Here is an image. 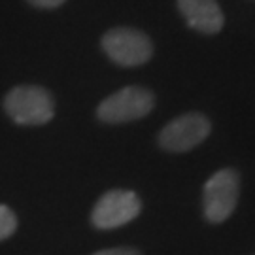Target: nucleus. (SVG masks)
Wrapping results in <instances>:
<instances>
[{"mask_svg":"<svg viewBox=\"0 0 255 255\" xmlns=\"http://www.w3.org/2000/svg\"><path fill=\"white\" fill-rule=\"evenodd\" d=\"M178 9L187 25L202 34H218L225 25V15L216 0H178Z\"/></svg>","mask_w":255,"mask_h":255,"instance_id":"7","label":"nucleus"},{"mask_svg":"<svg viewBox=\"0 0 255 255\" xmlns=\"http://www.w3.org/2000/svg\"><path fill=\"white\" fill-rule=\"evenodd\" d=\"M210 132H212L210 119L202 114L189 112L172 119L168 125H164L157 136V142L164 151L185 153V151H191L193 147L201 146L210 136Z\"/></svg>","mask_w":255,"mask_h":255,"instance_id":"5","label":"nucleus"},{"mask_svg":"<svg viewBox=\"0 0 255 255\" xmlns=\"http://www.w3.org/2000/svg\"><path fill=\"white\" fill-rule=\"evenodd\" d=\"M28 4H32L34 8H40V9H53V8H59V6H63L66 0H27Z\"/></svg>","mask_w":255,"mask_h":255,"instance_id":"10","label":"nucleus"},{"mask_svg":"<svg viewBox=\"0 0 255 255\" xmlns=\"http://www.w3.org/2000/svg\"><path fill=\"white\" fill-rule=\"evenodd\" d=\"M93 255H142L134 248H110V250H101Z\"/></svg>","mask_w":255,"mask_h":255,"instance_id":"9","label":"nucleus"},{"mask_svg":"<svg viewBox=\"0 0 255 255\" xmlns=\"http://www.w3.org/2000/svg\"><path fill=\"white\" fill-rule=\"evenodd\" d=\"M254 255H255V254H254Z\"/></svg>","mask_w":255,"mask_h":255,"instance_id":"11","label":"nucleus"},{"mask_svg":"<svg viewBox=\"0 0 255 255\" xmlns=\"http://www.w3.org/2000/svg\"><path fill=\"white\" fill-rule=\"evenodd\" d=\"M155 106V95L146 87L128 85L110 95L97 106V118L108 125H121L146 118Z\"/></svg>","mask_w":255,"mask_h":255,"instance_id":"2","label":"nucleus"},{"mask_svg":"<svg viewBox=\"0 0 255 255\" xmlns=\"http://www.w3.org/2000/svg\"><path fill=\"white\" fill-rule=\"evenodd\" d=\"M17 229V218L13 210H9L6 204H0V242L9 238Z\"/></svg>","mask_w":255,"mask_h":255,"instance_id":"8","label":"nucleus"},{"mask_svg":"<svg viewBox=\"0 0 255 255\" xmlns=\"http://www.w3.org/2000/svg\"><path fill=\"white\" fill-rule=\"evenodd\" d=\"M240 197V176L235 168H221L204 183L202 212L206 221L218 225L231 218Z\"/></svg>","mask_w":255,"mask_h":255,"instance_id":"3","label":"nucleus"},{"mask_svg":"<svg viewBox=\"0 0 255 255\" xmlns=\"http://www.w3.org/2000/svg\"><path fill=\"white\" fill-rule=\"evenodd\" d=\"M104 53L119 66H140L146 64L153 55V44L147 34L130 27L110 28L101 42Z\"/></svg>","mask_w":255,"mask_h":255,"instance_id":"4","label":"nucleus"},{"mask_svg":"<svg viewBox=\"0 0 255 255\" xmlns=\"http://www.w3.org/2000/svg\"><path fill=\"white\" fill-rule=\"evenodd\" d=\"M2 106L13 123L25 127L46 125L55 116L53 95L40 85H17L9 89Z\"/></svg>","mask_w":255,"mask_h":255,"instance_id":"1","label":"nucleus"},{"mask_svg":"<svg viewBox=\"0 0 255 255\" xmlns=\"http://www.w3.org/2000/svg\"><path fill=\"white\" fill-rule=\"evenodd\" d=\"M142 202L134 191L112 189L97 201L91 212V223L101 231L118 229L138 218Z\"/></svg>","mask_w":255,"mask_h":255,"instance_id":"6","label":"nucleus"}]
</instances>
